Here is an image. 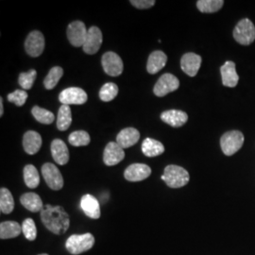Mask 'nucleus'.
<instances>
[{"label":"nucleus","mask_w":255,"mask_h":255,"mask_svg":"<svg viewBox=\"0 0 255 255\" xmlns=\"http://www.w3.org/2000/svg\"><path fill=\"white\" fill-rule=\"evenodd\" d=\"M167 62V56L161 50H156L149 55L147 64H146V70L149 74L158 73L161 71Z\"/></svg>","instance_id":"obj_22"},{"label":"nucleus","mask_w":255,"mask_h":255,"mask_svg":"<svg viewBox=\"0 0 255 255\" xmlns=\"http://www.w3.org/2000/svg\"><path fill=\"white\" fill-rule=\"evenodd\" d=\"M3 113H4V110H3V100H2V98H0V117L3 116Z\"/></svg>","instance_id":"obj_38"},{"label":"nucleus","mask_w":255,"mask_h":255,"mask_svg":"<svg viewBox=\"0 0 255 255\" xmlns=\"http://www.w3.org/2000/svg\"><path fill=\"white\" fill-rule=\"evenodd\" d=\"M140 139V132L134 128H126L122 129L118 136L117 143L122 148H128L134 146Z\"/></svg>","instance_id":"obj_21"},{"label":"nucleus","mask_w":255,"mask_h":255,"mask_svg":"<svg viewBox=\"0 0 255 255\" xmlns=\"http://www.w3.org/2000/svg\"><path fill=\"white\" fill-rule=\"evenodd\" d=\"M220 73L222 78V83L226 87H236L239 81V76L237 75L236 64L232 61H228L220 68Z\"/></svg>","instance_id":"obj_17"},{"label":"nucleus","mask_w":255,"mask_h":255,"mask_svg":"<svg viewBox=\"0 0 255 255\" xmlns=\"http://www.w3.org/2000/svg\"><path fill=\"white\" fill-rule=\"evenodd\" d=\"M119 94V87L113 82H107L101 87L100 98L104 102H109L117 98Z\"/></svg>","instance_id":"obj_32"},{"label":"nucleus","mask_w":255,"mask_h":255,"mask_svg":"<svg viewBox=\"0 0 255 255\" xmlns=\"http://www.w3.org/2000/svg\"><path fill=\"white\" fill-rule=\"evenodd\" d=\"M31 113L38 122L45 125H49L53 123L55 120L54 115L51 112H49L48 110L41 108L39 106H34L31 110Z\"/></svg>","instance_id":"obj_31"},{"label":"nucleus","mask_w":255,"mask_h":255,"mask_svg":"<svg viewBox=\"0 0 255 255\" xmlns=\"http://www.w3.org/2000/svg\"><path fill=\"white\" fill-rule=\"evenodd\" d=\"M234 38L238 44L249 46L255 40V27L250 19H242L234 29Z\"/></svg>","instance_id":"obj_5"},{"label":"nucleus","mask_w":255,"mask_h":255,"mask_svg":"<svg viewBox=\"0 0 255 255\" xmlns=\"http://www.w3.org/2000/svg\"><path fill=\"white\" fill-rule=\"evenodd\" d=\"M24 181L28 188H36L40 183V176L36 167L32 164H27L24 168Z\"/></svg>","instance_id":"obj_27"},{"label":"nucleus","mask_w":255,"mask_h":255,"mask_svg":"<svg viewBox=\"0 0 255 255\" xmlns=\"http://www.w3.org/2000/svg\"><path fill=\"white\" fill-rule=\"evenodd\" d=\"M95 245V237L92 234L73 235L66 240L65 248L71 255H81L85 253Z\"/></svg>","instance_id":"obj_3"},{"label":"nucleus","mask_w":255,"mask_h":255,"mask_svg":"<svg viewBox=\"0 0 255 255\" xmlns=\"http://www.w3.org/2000/svg\"><path fill=\"white\" fill-rule=\"evenodd\" d=\"M46 255V254H42V255Z\"/></svg>","instance_id":"obj_39"},{"label":"nucleus","mask_w":255,"mask_h":255,"mask_svg":"<svg viewBox=\"0 0 255 255\" xmlns=\"http://www.w3.org/2000/svg\"><path fill=\"white\" fill-rule=\"evenodd\" d=\"M101 64L106 74L112 77H118L123 72V62L119 55L113 51L106 52L102 56Z\"/></svg>","instance_id":"obj_10"},{"label":"nucleus","mask_w":255,"mask_h":255,"mask_svg":"<svg viewBox=\"0 0 255 255\" xmlns=\"http://www.w3.org/2000/svg\"><path fill=\"white\" fill-rule=\"evenodd\" d=\"M129 2L132 6L140 9H149L155 4L154 0H130Z\"/></svg>","instance_id":"obj_37"},{"label":"nucleus","mask_w":255,"mask_h":255,"mask_svg":"<svg viewBox=\"0 0 255 255\" xmlns=\"http://www.w3.org/2000/svg\"><path fill=\"white\" fill-rule=\"evenodd\" d=\"M124 158H125L124 148L119 146L117 142H110L104 149L103 161L108 166H113L119 164Z\"/></svg>","instance_id":"obj_14"},{"label":"nucleus","mask_w":255,"mask_h":255,"mask_svg":"<svg viewBox=\"0 0 255 255\" xmlns=\"http://www.w3.org/2000/svg\"><path fill=\"white\" fill-rule=\"evenodd\" d=\"M25 49L30 57H39L45 49V37L42 32L31 31L25 41Z\"/></svg>","instance_id":"obj_9"},{"label":"nucleus","mask_w":255,"mask_h":255,"mask_svg":"<svg viewBox=\"0 0 255 255\" xmlns=\"http://www.w3.org/2000/svg\"><path fill=\"white\" fill-rule=\"evenodd\" d=\"M42 175L50 189L57 191L63 188L64 178L55 164L50 163L44 164L42 166Z\"/></svg>","instance_id":"obj_6"},{"label":"nucleus","mask_w":255,"mask_h":255,"mask_svg":"<svg viewBox=\"0 0 255 255\" xmlns=\"http://www.w3.org/2000/svg\"><path fill=\"white\" fill-rule=\"evenodd\" d=\"M180 87V82L177 77L170 73L164 74L156 82L153 92L157 97H164L169 93L178 90Z\"/></svg>","instance_id":"obj_7"},{"label":"nucleus","mask_w":255,"mask_h":255,"mask_svg":"<svg viewBox=\"0 0 255 255\" xmlns=\"http://www.w3.org/2000/svg\"><path fill=\"white\" fill-rule=\"evenodd\" d=\"M201 57L195 53H186L183 55L181 60V67L182 71L189 77H195L201 68Z\"/></svg>","instance_id":"obj_15"},{"label":"nucleus","mask_w":255,"mask_h":255,"mask_svg":"<svg viewBox=\"0 0 255 255\" xmlns=\"http://www.w3.org/2000/svg\"><path fill=\"white\" fill-rule=\"evenodd\" d=\"M244 144V135L239 130H232L224 133L220 139V146L223 153L227 156L237 153Z\"/></svg>","instance_id":"obj_4"},{"label":"nucleus","mask_w":255,"mask_h":255,"mask_svg":"<svg viewBox=\"0 0 255 255\" xmlns=\"http://www.w3.org/2000/svg\"><path fill=\"white\" fill-rule=\"evenodd\" d=\"M81 207L84 214L90 219H99L101 218V206L99 201L90 194H86L82 197Z\"/></svg>","instance_id":"obj_16"},{"label":"nucleus","mask_w":255,"mask_h":255,"mask_svg":"<svg viewBox=\"0 0 255 255\" xmlns=\"http://www.w3.org/2000/svg\"><path fill=\"white\" fill-rule=\"evenodd\" d=\"M42 137L34 130H28L23 137V146L24 150L27 154L34 155L40 150L42 146Z\"/></svg>","instance_id":"obj_18"},{"label":"nucleus","mask_w":255,"mask_h":255,"mask_svg":"<svg viewBox=\"0 0 255 255\" xmlns=\"http://www.w3.org/2000/svg\"><path fill=\"white\" fill-rule=\"evenodd\" d=\"M41 220L47 230L55 235H63L70 225L68 214L61 206L46 205L41 211Z\"/></svg>","instance_id":"obj_1"},{"label":"nucleus","mask_w":255,"mask_h":255,"mask_svg":"<svg viewBox=\"0 0 255 255\" xmlns=\"http://www.w3.org/2000/svg\"><path fill=\"white\" fill-rule=\"evenodd\" d=\"M14 209V201L11 193L7 188L0 189V210L3 214H10Z\"/></svg>","instance_id":"obj_28"},{"label":"nucleus","mask_w":255,"mask_h":255,"mask_svg":"<svg viewBox=\"0 0 255 255\" xmlns=\"http://www.w3.org/2000/svg\"><path fill=\"white\" fill-rule=\"evenodd\" d=\"M88 30L82 21H74L67 27V38L72 46L76 47L83 46Z\"/></svg>","instance_id":"obj_11"},{"label":"nucleus","mask_w":255,"mask_h":255,"mask_svg":"<svg viewBox=\"0 0 255 255\" xmlns=\"http://www.w3.org/2000/svg\"><path fill=\"white\" fill-rule=\"evenodd\" d=\"M223 0H199L197 2V7L201 12L212 13L216 12L223 7Z\"/></svg>","instance_id":"obj_30"},{"label":"nucleus","mask_w":255,"mask_h":255,"mask_svg":"<svg viewBox=\"0 0 255 255\" xmlns=\"http://www.w3.org/2000/svg\"><path fill=\"white\" fill-rule=\"evenodd\" d=\"M103 36L101 29L98 27H91L88 29L85 43L82 46L83 51L87 54H96L102 45Z\"/></svg>","instance_id":"obj_12"},{"label":"nucleus","mask_w":255,"mask_h":255,"mask_svg":"<svg viewBox=\"0 0 255 255\" xmlns=\"http://www.w3.org/2000/svg\"><path fill=\"white\" fill-rule=\"evenodd\" d=\"M51 154L55 162L64 165L69 161V150L66 144L61 139H54L51 143Z\"/></svg>","instance_id":"obj_19"},{"label":"nucleus","mask_w":255,"mask_h":255,"mask_svg":"<svg viewBox=\"0 0 255 255\" xmlns=\"http://www.w3.org/2000/svg\"><path fill=\"white\" fill-rule=\"evenodd\" d=\"M161 119L171 127L179 128L187 122L188 116L185 112L180 110H168L161 115Z\"/></svg>","instance_id":"obj_20"},{"label":"nucleus","mask_w":255,"mask_h":255,"mask_svg":"<svg viewBox=\"0 0 255 255\" xmlns=\"http://www.w3.org/2000/svg\"><path fill=\"white\" fill-rule=\"evenodd\" d=\"M36 70H34V69H31L25 73L20 74L18 80L20 86L24 90H29L34 83V81L36 79Z\"/></svg>","instance_id":"obj_34"},{"label":"nucleus","mask_w":255,"mask_h":255,"mask_svg":"<svg viewBox=\"0 0 255 255\" xmlns=\"http://www.w3.org/2000/svg\"><path fill=\"white\" fill-rule=\"evenodd\" d=\"M88 100V96L86 92L82 88L70 87L64 89L59 95V101L63 103V105H82Z\"/></svg>","instance_id":"obj_8"},{"label":"nucleus","mask_w":255,"mask_h":255,"mask_svg":"<svg viewBox=\"0 0 255 255\" xmlns=\"http://www.w3.org/2000/svg\"><path fill=\"white\" fill-rule=\"evenodd\" d=\"M64 75V69L60 66H54L52 67L49 72L47 74L45 80H44V85L47 90L53 89L55 86L58 84L59 81Z\"/></svg>","instance_id":"obj_29"},{"label":"nucleus","mask_w":255,"mask_h":255,"mask_svg":"<svg viewBox=\"0 0 255 255\" xmlns=\"http://www.w3.org/2000/svg\"><path fill=\"white\" fill-rule=\"evenodd\" d=\"M22 233L29 241H33L36 239V225H35V222L33 219H27L26 220H24V222L22 224Z\"/></svg>","instance_id":"obj_35"},{"label":"nucleus","mask_w":255,"mask_h":255,"mask_svg":"<svg viewBox=\"0 0 255 255\" xmlns=\"http://www.w3.org/2000/svg\"><path fill=\"white\" fill-rule=\"evenodd\" d=\"M20 202L26 209L32 213H37L43 210L42 199L35 193H26L22 195L20 198Z\"/></svg>","instance_id":"obj_23"},{"label":"nucleus","mask_w":255,"mask_h":255,"mask_svg":"<svg viewBox=\"0 0 255 255\" xmlns=\"http://www.w3.org/2000/svg\"><path fill=\"white\" fill-rule=\"evenodd\" d=\"M72 123V114L71 109L68 105H62L59 109L57 117V128L59 130L64 131L68 129Z\"/></svg>","instance_id":"obj_26"},{"label":"nucleus","mask_w":255,"mask_h":255,"mask_svg":"<svg viewBox=\"0 0 255 255\" xmlns=\"http://www.w3.org/2000/svg\"><path fill=\"white\" fill-rule=\"evenodd\" d=\"M162 180L170 188H181L189 182L190 176L182 166L169 164L164 168Z\"/></svg>","instance_id":"obj_2"},{"label":"nucleus","mask_w":255,"mask_h":255,"mask_svg":"<svg viewBox=\"0 0 255 255\" xmlns=\"http://www.w3.org/2000/svg\"><path fill=\"white\" fill-rule=\"evenodd\" d=\"M90 140V135L84 130H76L68 137L70 145L73 146H87L89 145Z\"/></svg>","instance_id":"obj_33"},{"label":"nucleus","mask_w":255,"mask_h":255,"mask_svg":"<svg viewBox=\"0 0 255 255\" xmlns=\"http://www.w3.org/2000/svg\"><path fill=\"white\" fill-rule=\"evenodd\" d=\"M151 174V168L144 164H133L128 166L124 177L128 182H141L146 180Z\"/></svg>","instance_id":"obj_13"},{"label":"nucleus","mask_w":255,"mask_h":255,"mask_svg":"<svg viewBox=\"0 0 255 255\" xmlns=\"http://www.w3.org/2000/svg\"><path fill=\"white\" fill-rule=\"evenodd\" d=\"M22 233V226L15 221H5L0 224V238L9 239L18 237Z\"/></svg>","instance_id":"obj_25"},{"label":"nucleus","mask_w":255,"mask_h":255,"mask_svg":"<svg viewBox=\"0 0 255 255\" xmlns=\"http://www.w3.org/2000/svg\"><path fill=\"white\" fill-rule=\"evenodd\" d=\"M142 152L146 157H156L164 153V146L155 139L146 138L142 143Z\"/></svg>","instance_id":"obj_24"},{"label":"nucleus","mask_w":255,"mask_h":255,"mask_svg":"<svg viewBox=\"0 0 255 255\" xmlns=\"http://www.w3.org/2000/svg\"><path fill=\"white\" fill-rule=\"evenodd\" d=\"M27 99V92L25 90H15L8 95V101L14 103L16 106H23Z\"/></svg>","instance_id":"obj_36"}]
</instances>
